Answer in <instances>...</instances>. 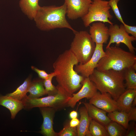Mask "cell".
Instances as JSON below:
<instances>
[{"mask_svg": "<svg viewBox=\"0 0 136 136\" xmlns=\"http://www.w3.org/2000/svg\"><path fill=\"white\" fill-rule=\"evenodd\" d=\"M80 117L77 126L78 136H92L89 130L91 118L85 107H82L79 109Z\"/></svg>", "mask_w": 136, "mask_h": 136, "instance_id": "obj_17", "label": "cell"}, {"mask_svg": "<svg viewBox=\"0 0 136 136\" xmlns=\"http://www.w3.org/2000/svg\"><path fill=\"white\" fill-rule=\"evenodd\" d=\"M31 82L30 77H28L16 90L6 95L14 98L21 101L27 96L26 93L28 92Z\"/></svg>", "mask_w": 136, "mask_h": 136, "instance_id": "obj_22", "label": "cell"}, {"mask_svg": "<svg viewBox=\"0 0 136 136\" xmlns=\"http://www.w3.org/2000/svg\"><path fill=\"white\" fill-rule=\"evenodd\" d=\"M89 103L108 113L120 111L117 101L108 93H101L97 91L89 99Z\"/></svg>", "mask_w": 136, "mask_h": 136, "instance_id": "obj_11", "label": "cell"}, {"mask_svg": "<svg viewBox=\"0 0 136 136\" xmlns=\"http://www.w3.org/2000/svg\"><path fill=\"white\" fill-rule=\"evenodd\" d=\"M87 13L81 18L84 26H90L92 23L98 21L107 23L112 25L113 23L110 20L113 18L110 10L111 8L108 1L103 0H92Z\"/></svg>", "mask_w": 136, "mask_h": 136, "instance_id": "obj_7", "label": "cell"}, {"mask_svg": "<svg viewBox=\"0 0 136 136\" xmlns=\"http://www.w3.org/2000/svg\"><path fill=\"white\" fill-rule=\"evenodd\" d=\"M105 127L109 136H126V129L116 122L111 121Z\"/></svg>", "mask_w": 136, "mask_h": 136, "instance_id": "obj_23", "label": "cell"}, {"mask_svg": "<svg viewBox=\"0 0 136 136\" xmlns=\"http://www.w3.org/2000/svg\"><path fill=\"white\" fill-rule=\"evenodd\" d=\"M105 55L103 45L95 44L94 51L90 59L84 64L79 63L75 65L74 70L84 78L89 77L96 68L100 60Z\"/></svg>", "mask_w": 136, "mask_h": 136, "instance_id": "obj_9", "label": "cell"}, {"mask_svg": "<svg viewBox=\"0 0 136 136\" xmlns=\"http://www.w3.org/2000/svg\"><path fill=\"white\" fill-rule=\"evenodd\" d=\"M105 55L99 60L97 70H113L123 71L131 67L136 63L135 54L125 51L117 46H110L106 49Z\"/></svg>", "mask_w": 136, "mask_h": 136, "instance_id": "obj_4", "label": "cell"}, {"mask_svg": "<svg viewBox=\"0 0 136 136\" xmlns=\"http://www.w3.org/2000/svg\"><path fill=\"white\" fill-rule=\"evenodd\" d=\"M66 5V15L70 19L82 18L88 12L92 0H64Z\"/></svg>", "mask_w": 136, "mask_h": 136, "instance_id": "obj_10", "label": "cell"}, {"mask_svg": "<svg viewBox=\"0 0 136 136\" xmlns=\"http://www.w3.org/2000/svg\"><path fill=\"white\" fill-rule=\"evenodd\" d=\"M89 130L92 136H109L104 126L91 119Z\"/></svg>", "mask_w": 136, "mask_h": 136, "instance_id": "obj_24", "label": "cell"}, {"mask_svg": "<svg viewBox=\"0 0 136 136\" xmlns=\"http://www.w3.org/2000/svg\"><path fill=\"white\" fill-rule=\"evenodd\" d=\"M109 29L110 38L106 49L110 46L112 43H116V45H119L120 43H122L127 47L130 52L135 54L136 49L132 45V42L136 40V38L129 35L122 24L119 26L117 24L110 25Z\"/></svg>", "mask_w": 136, "mask_h": 136, "instance_id": "obj_8", "label": "cell"}, {"mask_svg": "<svg viewBox=\"0 0 136 136\" xmlns=\"http://www.w3.org/2000/svg\"><path fill=\"white\" fill-rule=\"evenodd\" d=\"M123 24L126 32L129 34H130L132 36L136 38V26H130L125 23Z\"/></svg>", "mask_w": 136, "mask_h": 136, "instance_id": "obj_31", "label": "cell"}, {"mask_svg": "<svg viewBox=\"0 0 136 136\" xmlns=\"http://www.w3.org/2000/svg\"><path fill=\"white\" fill-rule=\"evenodd\" d=\"M43 118V122L40 133L45 136H57V133L53 129V121L57 110L49 107H39Z\"/></svg>", "mask_w": 136, "mask_h": 136, "instance_id": "obj_13", "label": "cell"}, {"mask_svg": "<svg viewBox=\"0 0 136 136\" xmlns=\"http://www.w3.org/2000/svg\"><path fill=\"white\" fill-rule=\"evenodd\" d=\"M136 105V96L134 99L132 104V107H135Z\"/></svg>", "mask_w": 136, "mask_h": 136, "instance_id": "obj_35", "label": "cell"}, {"mask_svg": "<svg viewBox=\"0 0 136 136\" xmlns=\"http://www.w3.org/2000/svg\"><path fill=\"white\" fill-rule=\"evenodd\" d=\"M82 88L76 93H73L72 96L69 100L67 106L74 108L77 103L84 98L89 99L97 92V89L94 84L89 77H85L82 82Z\"/></svg>", "mask_w": 136, "mask_h": 136, "instance_id": "obj_12", "label": "cell"}, {"mask_svg": "<svg viewBox=\"0 0 136 136\" xmlns=\"http://www.w3.org/2000/svg\"><path fill=\"white\" fill-rule=\"evenodd\" d=\"M79 62L70 49L60 54L53 64L58 85L68 94L72 95L82 86L84 77L74 70Z\"/></svg>", "mask_w": 136, "mask_h": 136, "instance_id": "obj_1", "label": "cell"}, {"mask_svg": "<svg viewBox=\"0 0 136 136\" xmlns=\"http://www.w3.org/2000/svg\"><path fill=\"white\" fill-rule=\"evenodd\" d=\"M77 136V128L71 127L69 123L66 124L63 129L57 133V136Z\"/></svg>", "mask_w": 136, "mask_h": 136, "instance_id": "obj_27", "label": "cell"}, {"mask_svg": "<svg viewBox=\"0 0 136 136\" xmlns=\"http://www.w3.org/2000/svg\"><path fill=\"white\" fill-rule=\"evenodd\" d=\"M135 71L132 67L124 71V79L126 81L125 85L127 89H136Z\"/></svg>", "mask_w": 136, "mask_h": 136, "instance_id": "obj_25", "label": "cell"}, {"mask_svg": "<svg viewBox=\"0 0 136 136\" xmlns=\"http://www.w3.org/2000/svg\"><path fill=\"white\" fill-rule=\"evenodd\" d=\"M79 120L77 118L72 119L69 123V125L71 127H76L78 125Z\"/></svg>", "mask_w": 136, "mask_h": 136, "instance_id": "obj_33", "label": "cell"}, {"mask_svg": "<svg viewBox=\"0 0 136 136\" xmlns=\"http://www.w3.org/2000/svg\"><path fill=\"white\" fill-rule=\"evenodd\" d=\"M107 116L111 121L116 122L127 129L130 121L128 112L122 111H115L108 113Z\"/></svg>", "mask_w": 136, "mask_h": 136, "instance_id": "obj_21", "label": "cell"}, {"mask_svg": "<svg viewBox=\"0 0 136 136\" xmlns=\"http://www.w3.org/2000/svg\"><path fill=\"white\" fill-rule=\"evenodd\" d=\"M101 93H108L115 100L126 90L124 71L95 69L89 77Z\"/></svg>", "mask_w": 136, "mask_h": 136, "instance_id": "obj_2", "label": "cell"}, {"mask_svg": "<svg viewBox=\"0 0 136 136\" xmlns=\"http://www.w3.org/2000/svg\"><path fill=\"white\" fill-rule=\"evenodd\" d=\"M58 91L55 94L48 96L36 98H30L27 96L22 100L24 108L30 109L35 107H49L57 111L67 106L69 100L72 96L57 85Z\"/></svg>", "mask_w": 136, "mask_h": 136, "instance_id": "obj_5", "label": "cell"}, {"mask_svg": "<svg viewBox=\"0 0 136 136\" xmlns=\"http://www.w3.org/2000/svg\"><path fill=\"white\" fill-rule=\"evenodd\" d=\"M56 73L54 72L51 73L50 76L48 78L43 80L44 86L47 94L51 95L56 94L58 91L56 86H55L52 83V80L53 77H55Z\"/></svg>", "mask_w": 136, "mask_h": 136, "instance_id": "obj_26", "label": "cell"}, {"mask_svg": "<svg viewBox=\"0 0 136 136\" xmlns=\"http://www.w3.org/2000/svg\"><path fill=\"white\" fill-rule=\"evenodd\" d=\"M126 131V136H135L136 135V128L134 122L128 125Z\"/></svg>", "mask_w": 136, "mask_h": 136, "instance_id": "obj_30", "label": "cell"}, {"mask_svg": "<svg viewBox=\"0 0 136 136\" xmlns=\"http://www.w3.org/2000/svg\"><path fill=\"white\" fill-rule=\"evenodd\" d=\"M90 118L104 126L112 121L106 115L107 112L89 103H83Z\"/></svg>", "mask_w": 136, "mask_h": 136, "instance_id": "obj_15", "label": "cell"}, {"mask_svg": "<svg viewBox=\"0 0 136 136\" xmlns=\"http://www.w3.org/2000/svg\"><path fill=\"white\" fill-rule=\"evenodd\" d=\"M135 96L136 89H126L116 101L120 110L128 112L132 107V103Z\"/></svg>", "mask_w": 136, "mask_h": 136, "instance_id": "obj_18", "label": "cell"}, {"mask_svg": "<svg viewBox=\"0 0 136 136\" xmlns=\"http://www.w3.org/2000/svg\"><path fill=\"white\" fill-rule=\"evenodd\" d=\"M0 105L6 108L9 110L12 119L15 118L18 112L23 108L24 107L22 101L7 95H0Z\"/></svg>", "mask_w": 136, "mask_h": 136, "instance_id": "obj_16", "label": "cell"}, {"mask_svg": "<svg viewBox=\"0 0 136 136\" xmlns=\"http://www.w3.org/2000/svg\"><path fill=\"white\" fill-rule=\"evenodd\" d=\"M69 49L79 63L84 64L91 58L94 51L95 44L86 31H77Z\"/></svg>", "mask_w": 136, "mask_h": 136, "instance_id": "obj_6", "label": "cell"}, {"mask_svg": "<svg viewBox=\"0 0 136 136\" xmlns=\"http://www.w3.org/2000/svg\"><path fill=\"white\" fill-rule=\"evenodd\" d=\"M31 68L37 73L40 78L43 80L48 78L51 74V73L48 74L44 70L39 69L34 66H31Z\"/></svg>", "mask_w": 136, "mask_h": 136, "instance_id": "obj_29", "label": "cell"}, {"mask_svg": "<svg viewBox=\"0 0 136 136\" xmlns=\"http://www.w3.org/2000/svg\"><path fill=\"white\" fill-rule=\"evenodd\" d=\"M44 87L43 79L31 81L28 91L29 93L28 97L30 98H38L47 94Z\"/></svg>", "mask_w": 136, "mask_h": 136, "instance_id": "obj_20", "label": "cell"}, {"mask_svg": "<svg viewBox=\"0 0 136 136\" xmlns=\"http://www.w3.org/2000/svg\"><path fill=\"white\" fill-rule=\"evenodd\" d=\"M89 34L95 44H106L109 37V29L104 23L100 22L93 23L90 26Z\"/></svg>", "mask_w": 136, "mask_h": 136, "instance_id": "obj_14", "label": "cell"}, {"mask_svg": "<svg viewBox=\"0 0 136 136\" xmlns=\"http://www.w3.org/2000/svg\"><path fill=\"white\" fill-rule=\"evenodd\" d=\"M128 113L130 121H136V108L135 107H132Z\"/></svg>", "mask_w": 136, "mask_h": 136, "instance_id": "obj_32", "label": "cell"}, {"mask_svg": "<svg viewBox=\"0 0 136 136\" xmlns=\"http://www.w3.org/2000/svg\"><path fill=\"white\" fill-rule=\"evenodd\" d=\"M40 0H20L19 5L22 12L30 19L33 20L40 7Z\"/></svg>", "mask_w": 136, "mask_h": 136, "instance_id": "obj_19", "label": "cell"}, {"mask_svg": "<svg viewBox=\"0 0 136 136\" xmlns=\"http://www.w3.org/2000/svg\"><path fill=\"white\" fill-rule=\"evenodd\" d=\"M66 9L65 3L60 6H41L33 19L36 26L44 31L66 28L75 33L77 31L71 26L66 19Z\"/></svg>", "mask_w": 136, "mask_h": 136, "instance_id": "obj_3", "label": "cell"}, {"mask_svg": "<svg viewBox=\"0 0 136 136\" xmlns=\"http://www.w3.org/2000/svg\"><path fill=\"white\" fill-rule=\"evenodd\" d=\"M69 116L70 118L72 119L77 118L78 116V113L76 111H73L70 112Z\"/></svg>", "mask_w": 136, "mask_h": 136, "instance_id": "obj_34", "label": "cell"}, {"mask_svg": "<svg viewBox=\"0 0 136 136\" xmlns=\"http://www.w3.org/2000/svg\"><path fill=\"white\" fill-rule=\"evenodd\" d=\"M120 0H110L108 4L112 10L116 18L123 24L125 23L124 21L118 6Z\"/></svg>", "mask_w": 136, "mask_h": 136, "instance_id": "obj_28", "label": "cell"}]
</instances>
